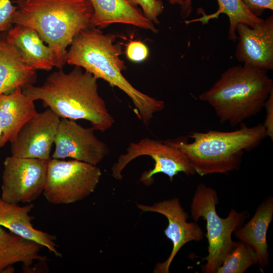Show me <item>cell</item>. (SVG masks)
I'll use <instances>...</instances> for the list:
<instances>
[{
  "label": "cell",
  "mask_w": 273,
  "mask_h": 273,
  "mask_svg": "<svg viewBox=\"0 0 273 273\" xmlns=\"http://www.w3.org/2000/svg\"><path fill=\"white\" fill-rule=\"evenodd\" d=\"M116 37L93 26L81 31L70 45L65 63L83 68L96 78L122 90L131 100L136 116L147 126L154 114L164 108L165 103L139 90L123 75L127 66L120 58L121 47L114 43Z\"/></svg>",
  "instance_id": "1"
},
{
  "label": "cell",
  "mask_w": 273,
  "mask_h": 273,
  "mask_svg": "<svg viewBox=\"0 0 273 273\" xmlns=\"http://www.w3.org/2000/svg\"><path fill=\"white\" fill-rule=\"evenodd\" d=\"M98 79L78 66L66 73L54 72L39 86L30 85L22 91L32 101L40 100L44 107L60 118L88 121L96 130L104 132L114 124L104 99L98 92Z\"/></svg>",
  "instance_id": "2"
},
{
  "label": "cell",
  "mask_w": 273,
  "mask_h": 273,
  "mask_svg": "<svg viewBox=\"0 0 273 273\" xmlns=\"http://www.w3.org/2000/svg\"><path fill=\"white\" fill-rule=\"evenodd\" d=\"M13 23L34 29L53 50L55 67L62 69L67 48L81 31L92 27L89 0H15Z\"/></svg>",
  "instance_id": "3"
},
{
  "label": "cell",
  "mask_w": 273,
  "mask_h": 273,
  "mask_svg": "<svg viewBox=\"0 0 273 273\" xmlns=\"http://www.w3.org/2000/svg\"><path fill=\"white\" fill-rule=\"evenodd\" d=\"M188 136L192 142L187 137L164 141L183 152L196 173L204 176L238 169L244 151L257 147L267 135L262 123L250 127L241 123L232 131L190 132Z\"/></svg>",
  "instance_id": "4"
},
{
  "label": "cell",
  "mask_w": 273,
  "mask_h": 273,
  "mask_svg": "<svg viewBox=\"0 0 273 273\" xmlns=\"http://www.w3.org/2000/svg\"><path fill=\"white\" fill-rule=\"evenodd\" d=\"M267 71L246 64L230 67L199 99L213 108L221 123L236 126L264 108L273 91Z\"/></svg>",
  "instance_id": "5"
},
{
  "label": "cell",
  "mask_w": 273,
  "mask_h": 273,
  "mask_svg": "<svg viewBox=\"0 0 273 273\" xmlns=\"http://www.w3.org/2000/svg\"><path fill=\"white\" fill-rule=\"evenodd\" d=\"M216 191L203 183L197 187L191 206V215L196 222L201 217L206 221L208 242V254L203 270L206 273H215L224 258L233 247L235 242L232 239V233L242 224L245 219L244 213L232 209L226 218L217 213L216 205L218 199Z\"/></svg>",
  "instance_id": "6"
},
{
  "label": "cell",
  "mask_w": 273,
  "mask_h": 273,
  "mask_svg": "<svg viewBox=\"0 0 273 273\" xmlns=\"http://www.w3.org/2000/svg\"><path fill=\"white\" fill-rule=\"evenodd\" d=\"M102 172L97 165L76 160L50 159L42 193L52 204H69L81 201L97 188Z\"/></svg>",
  "instance_id": "7"
},
{
  "label": "cell",
  "mask_w": 273,
  "mask_h": 273,
  "mask_svg": "<svg viewBox=\"0 0 273 273\" xmlns=\"http://www.w3.org/2000/svg\"><path fill=\"white\" fill-rule=\"evenodd\" d=\"M142 156H148L154 161L153 168L144 171L140 181L149 186L154 181V176L162 173L172 181L174 176L184 172L189 176L196 173L186 155L178 149L164 141L145 138L129 144L125 153L121 154L111 168V175L115 179L122 178V172L131 161Z\"/></svg>",
  "instance_id": "8"
},
{
  "label": "cell",
  "mask_w": 273,
  "mask_h": 273,
  "mask_svg": "<svg viewBox=\"0 0 273 273\" xmlns=\"http://www.w3.org/2000/svg\"><path fill=\"white\" fill-rule=\"evenodd\" d=\"M49 160L12 155L6 157L1 198L14 204L31 203L35 201L43 193Z\"/></svg>",
  "instance_id": "9"
},
{
  "label": "cell",
  "mask_w": 273,
  "mask_h": 273,
  "mask_svg": "<svg viewBox=\"0 0 273 273\" xmlns=\"http://www.w3.org/2000/svg\"><path fill=\"white\" fill-rule=\"evenodd\" d=\"M92 126L84 127L75 120H60L55 135L52 158H70L97 165L109 153L106 144L99 139Z\"/></svg>",
  "instance_id": "10"
},
{
  "label": "cell",
  "mask_w": 273,
  "mask_h": 273,
  "mask_svg": "<svg viewBox=\"0 0 273 273\" xmlns=\"http://www.w3.org/2000/svg\"><path fill=\"white\" fill-rule=\"evenodd\" d=\"M51 109L37 112L22 127L11 143V155L49 160L60 121Z\"/></svg>",
  "instance_id": "11"
},
{
  "label": "cell",
  "mask_w": 273,
  "mask_h": 273,
  "mask_svg": "<svg viewBox=\"0 0 273 273\" xmlns=\"http://www.w3.org/2000/svg\"><path fill=\"white\" fill-rule=\"evenodd\" d=\"M136 205L143 212L158 213L164 215L168 220V226L164 232L171 241L172 249L165 261L156 264L153 272L168 273L171 262L179 250L189 242L203 239V232L196 221H187L188 214L181 207L177 198L156 202L152 205L138 203Z\"/></svg>",
  "instance_id": "12"
},
{
  "label": "cell",
  "mask_w": 273,
  "mask_h": 273,
  "mask_svg": "<svg viewBox=\"0 0 273 273\" xmlns=\"http://www.w3.org/2000/svg\"><path fill=\"white\" fill-rule=\"evenodd\" d=\"M235 57L243 63L267 71L273 69V16L251 27L239 23Z\"/></svg>",
  "instance_id": "13"
},
{
  "label": "cell",
  "mask_w": 273,
  "mask_h": 273,
  "mask_svg": "<svg viewBox=\"0 0 273 273\" xmlns=\"http://www.w3.org/2000/svg\"><path fill=\"white\" fill-rule=\"evenodd\" d=\"M34 207L32 203L24 206L8 203L0 198V226L25 239L46 247L57 257H62L55 243L56 237L36 229L32 223L34 218L29 213Z\"/></svg>",
  "instance_id": "14"
},
{
  "label": "cell",
  "mask_w": 273,
  "mask_h": 273,
  "mask_svg": "<svg viewBox=\"0 0 273 273\" xmlns=\"http://www.w3.org/2000/svg\"><path fill=\"white\" fill-rule=\"evenodd\" d=\"M89 1L94 10L90 20L93 27L103 29L112 24L122 23L158 32L154 24L129 0Z\"/></svg>",
  "instance_id": "15"
},
{
  "label": "cell",
  "mask_w": 273,
  "mask_h": 273,
  "mask_svg": "<svg viewBox=\"0 0 273 273\" xmlns=\"http://www.w3.org/2000/svg\"><path fill=\"white\" fill-rule=\"evenodd\" d=\"M8 41L18 51L26 63L36 70L49 71L55 67L53 50L33 28L15 24L6 33Z\"/></svg>",
  "instance_id": "16"
},
{
  "label": "cell",
  "mask_w": 273,
  "mask_h": 273,
  "mask_svg": "<svg viewBox=\"0 0 273 273\" xmlns=\"http://www.w3.org/2000/svg\"><path fill=\"white\" fill-rule=\"evenodd\" d=\"M36 113L34 101L23 93L21 87L10 94H0L1 148L12 142L22 127Z\"/></svg>",
  "instance_id": "17"
},
{
  "label": "cell",
  "mask_w": 273,
  "mask_h": 273,
  "mask_svg": "<svg viewBox=\"0 0 273 273\" xmlns=\"http://www.w3.org/2000/svg\"><path fill=\"white\" fill-rule=\"evenodd\" d=\"M42 247L0 226V273L13 272L16 263H21L25 270H30L35 261H47V256L40 254Z\"/></svg>",
  "instance_id": "18"
},
{
  "label": "cell",
  "mask_w": 273,
  "mask_h": 273,
  "mask_svg": "<svg viewBox=\"0 0 273 273\" xmlns=\"http://www.w3.org/2000/svg\"><path fill=\"white\" fill-rule=\"evenodd\" d=\"M0 34V94L33 85L36 70L28 65L16 48Z\"/></svg>",
  "instance_id": "19"
},
{
  "label": "cell",
  "mask_w": 273,
  "mask_h": 273,
  "mask_svg": "<svg viewBox=\"0 0 273 273\" xmlns=\"http://www.w3.org/2000/svg\"><path fill=\"white\" fill-rule=\"evenodd\" d=\"M273 216V199H266L257 207L252 218L236 230V236L255 253L262 269L268 264L267 231Z\"/></svg>",
  "instance_id": "20"
},
{
  "label": "cell",
  "mask_w": 273,
  "mask_h": 273,
  "mask_svg": "<svg viewBox=\"0 0 273 273\" xmlns=\"http://www.w3.org/2000/svg\"><path fill=\"white\" fill-rule=\"evenodd\" d=\"M193 0H184L180 6V15L184 18L189 17L193 11ZM218 5L217 11L211 15H204L196 19L206 23L212 18H217L220 14L226 15L229 20L228 38L236 42L237 40L236 27L239 23H244L253 27L263 19L253 15L246 7L242 0H217Z\"/></svg>",
  "instance_id": "21"
},
{
  "label": "cell",
  "mask_w": 273,
  "mask_h": 273,
  "mask_svg": "<svg viewBox=\"0 0 273 273\" xmlns=\"http://www.w3.org/2000/svg\"><path fill=\"white\" fill-rule=\"evenodd\" d=\"M256 263L257 257L252 249L240 241L235 242L216 272L243 273L250 266Z\"/></svg>",
  "instance_id": "22"
},
{
  "label": "cell",
  "mask_w": 273,
  "mask_h": 273,
  "mask_svg": "<svg viewBox=\"0 0 273 273\" xmlns=\"http://www.w3.org/2000/svg\"><path fill=\"white\" fill-rule=\"evenodd\" d=\"M134 6H141L144 15L154 24H159L158 17L164 10L162 0H129Z\"/></svg>",
  "instance_id": "23"
},
{
  "label": "cell",
  "mask_w": 273,
  "mask_h": 273,
  "mask_svg": "<svg viewBox=\"0 0 273 273\" xmlns=\"http://www.w3.org/2000/svg\"><path fill=\"white\" fill-rule=\"evenodd\" d=\"M17 9L11 0H0V34L6 33L14 25L13 19Z\"/></svg>",
  "instance_id": "24"
},
{
  "label": "cell",
  "mask_w": 273,
  "mask_h": 273,
  "mask_svg": "<svg viewBox=\"0 0 273 273\" xmlns=\"http://www.w3.org/2000/svg\"><path fill=\"white\" fill-rule=\"evenodd\" d=\"M127 58L133 62H140L147 59L149 55V50L147 46L140 40L130 41L126 48Z\"/></svg>",
  "instance_id": "25"
},
{
  "label": "cell",
  "mask_w": 273,
  "mask_h": 273,
  "mask_svg": "<svg viewBox=\"0 0 273 273\" xmlns=\"http://www.w3.org/2000/svg\"><path fill=\"white\" fill-rule=\"evenodd\" d=\"M248 10L259 17L266 10H273V0H242Z\"/></svg>",
  "instance_id": "26"
},
{
  "label": "cell",
  "mask_w": 273,
  "mask_h": 273,
  "mask_svg": "<svg viewBox=\"0 0 273 273\" xmlns=\"http://www.w3.org/2000/svg\"><path fill=\"white\" fill-rule=\"evenodd\" d=\"M264 107L266 110V115L264 125L267 136L273 140V91L270 94L266 100Z\"/></svg>",
  "instance_id": "27"
},
{
  "label": "cell",
  "mask_w": 273,
  "mask_h": 273,
  "mask_svg": "<svg viewBox=\"0 0 273 273\" xmlns=\"http://www.w3.org/2000/svg\"><path fill=\"white\" fill-rule=\"evenodd\" d=\"M171 5H178L180 6L182 5L184 0H167Z\"/></svg>",
  "instance_id": "28"
},
{
  "label": "cell",
  "mask_w": 273,
  "mask_h": 273,
  "mask_svg": "<svg viewBox=\"0 0 273 273\" xmlns=\"http://www.w3.org/2000/svg\"><path fill=\"white\" fill-rule=\"evenodd\" d=\"M2 126H1V122H0V143H1V139H2ZM1 147H0V149H1Z\"/></svg>",
  "instance_id": "29"
}]
</instances>
